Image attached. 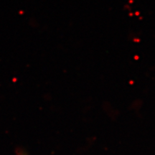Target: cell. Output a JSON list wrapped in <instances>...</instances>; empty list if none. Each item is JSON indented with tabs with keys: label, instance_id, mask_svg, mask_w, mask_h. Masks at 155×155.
<instances>
[{
	"label": "cell",
	"instance_id": "cell-1",
	"mask_svg": "<svg viewBox=\"0 0 155 155\" xmlns=\"http://www.w3.org/2000/svg\"><path fill=\"white\" fill-rule=\"evenodd\" d=\"M17 155H28L25 153L24 151L22 150H18L17 151Z\"/></svg>",
	"mask_w": 155,
	"mask_h": 155
}]
</instances>
